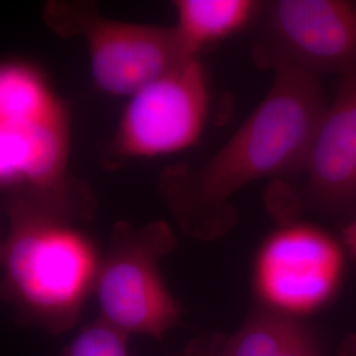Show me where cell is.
Returning <instances> with one entry per match:
<instances>
[{"instance_id":"5b68a950","label":"cell","mask_w":356,"mask_h":356,"mask_svg":"<svg viewBox=\"0 0 356 356\" xmlns=\"http://www.w3.org/2000/svg\"><path fill=\"white\" fill-rule=\"evenodd\" d=\"M251 26L254 61L267 69L356 76L355 1H267Z\"/></svg>"},{"instance_id":"8fae6325","label":"cell","mask_w":356,"mask_h":356,"mask_svg":"<svg viewBox=\"0 0 356 356\" xmlns=\"http://www.w3.org/2000/svg\"><path fill=\"white\" fill-rule=\"evenodd\" d=\"M260 4L254 0H178L175 28L191 54L198 56L206 47L252 26Z\"/></svg>"},{"instance_id":"52a82bcc","label":"cell","mask_w":356,"mask_h":356,"mask_svg":"<svg viewBox=\"0 0 356 356\" xmlns=\"http://www.w3.org/2000/svg\"><path fill=\"white\" fill-rule=\"evenodd\" d=\"M343 245L326 231L284 222L256 254L254 293L261 306L298 318L318 312L343 280Z\"/></svg>"},{"instance_id":"30bf717a","label":"cell","mask_w":356,"mask_h":356,"mask_svg":"<svg viewBox=\"0 0 356 356\" xmlns=\"http://www.w3.org/2000/svg\"><path fill=\"white\" fill-rule=\"evenodd\" d=\"M222 356H322L314 335L297 318L257 306L225 341Z\"/></svg>"},{"instance_id":"7a4b0ae2","label":"cell","mask_w":356,"mask_h":356,"mask_svg":"<svg viewBox=\"0 0 356 356\" xmlns=\"http://www.w3.org/2000/svg\"><path fill=\"white\" fill-rule=\"evenodd\" d=\"M4 210L8 234L1 242L0 296L17 322L63 334L79 319L101 263L81 227L94 214L92 194L66 176L11 191Z\"/></svg>"},{"instance_id":"4fadbf2b","label":"cell","mask_w":356,"mask_h":356,"mask_svg":"<svg viewBox=\"0 0 356 356\" xmlns=\"http://www.w3.org/2000/svg\"><path fill=\"white\" fill-rule=\"evenodd\" d=\"M127 334L102 318L79 331L60 356H129Z\"/></svg>"},{"instance_id":"277c9868","label":"cell","mask_w":356,"mask_h":356,"mask_svg":"<svg viewBox=\"0 0 356 356\" xmlns=\"http://www.w3.org/2000/svg\"><path fill=\"white\" fill-rule=\"evenodd\" d=\"M169 225L118 222L101 257L94 292L103 321L124 334L161 339L179 318L181 307L166 286L160 264L176 247Z\"/></svg>"},{"instance_id":"7c38bea8","label":"cell","mask_w":356,"mask_h":356,"mask_svg":"<svg viewBox=\"0 0 356 356\" xmlns=\"http://www.w3.org/2000/svg\"><path fill=\"white\" fill-rule=\"evenodd\" d=\"M67 111L38 70L28 65H0V124L47 119Z\"/></svg>"},{"instance_id":"2e32d148","label":"cell","mask_w":356,"mask_h":356,"mask_svg":"<svg viewBox=\"0 0 356 356\" xmlns=\"http://www.w3.org/2000/svg\"><path fill=\"white\" fill-rule=\"evenodd\" d=\"M338 356H356V334H350L344 338L338 348Z\"/></svg>"},{"instance_id":"9c48e42d","label":"cell","mask_w":356,"mask_h":356,"mask_svg":"<svg viewBox=\"0 0 356 356\" xmlns=\"http://www.w3.org/2000/svg\"><path fill=\"white\" fill-rule=\"evenodd\" d=\"M69 114L0 124V185L42 186L67 176Z\"/></svg>"},{"instance_id":"3957f363","label":"cell","mask_w":356,"mask_h":356,"mask_svg":"<svg viewBox=\"0 0 356 356\" xmlns=\"http://www.w3.org/2000/svg\"><path fill=\"white\" fill-rule=\"evenodd\" d=\"M42 20L61 38H81L89 51L97 88L114 97H131L188 60L198 57L173 26L116 22L102 16L94 1L51 0Z\"/></svg>"},{"instance_id":"5bb4252c","label":"cell","mask_w":356,"mask_h":356,"mask_svg":"<svg viewBox=\"0 0 356 356\" xmlns=\"http://www.w3.org/2000/svg\"><path fill=\"white\" fill-rule=\"evenodd\" d=\"M225 341L220 335L201 339L191 344L181 356H222Z\"/></svg>"},{"instance_id":"ba28073f","label":"cell","mask_w":356,"mask_h":356,"mask_svg":"<svg viewBox=\"0 0 356 356\" xmlns=\"http://www.w3.org/2000/svg\"><path fill=\"white\" fill-rule=\"evenodd\" d=\"M301 200L307 209L338 216L356 204V76L341 78L321 116L305 161Z\"/></svg>"},{"instance_id":"9a60e30c","label":"cell","mask_w":356,"mask_h":356,"mask_svg":"<svg viewBox=\"0 0 356 356\" xmlns=\"http://www.w3.org/2000/svg\"><path fill=\"white\" fill-rule=\"evenodd\" d=\"M342 242L344 248L348 250V252L353 254L356 260V219L351 220L343 229Z\"/></svg>"},{"instance_id":"6da1fadb","label":"cell","mask_w":356,"mask_h":356,"mask_svg":"<svg viewBox=\"0 0 356 356\" xmlns=\"http://www.w3.org/2000/svg\"><path fill=\"white\" fill-rule=\"evenodd\" d=\"M267 97L227 143L197 168H169L160 194L186 235L222 236L235 223L229 198L259 179L296 176L327 103L318 76L279 67Z\"/></svg>"},{"instance_id":"8992f818","label":"cell","mask_w":356,"mask_h":356,"mask_svg":"<svg viewBox=\"0 0 356 356\" xmlns=\"http://www.w3.org/2000/svg\"><path fill=\"white\" fill-rule=\"evenodd\" d=\"M209 81L198 57L129 97L106 151L110 164L185 151L200 140L209 114Z\"/></svg>"},{"instance_id":"e0dca14e","label":"cell","mask_w":356,"mask_h":356,"mask_svg":"<svg viewBox=\"0 0 356 356\" xmlns=\"http://www.w3.org/2000/svg\"><path fill=\"white\" fill-rule=\"evenodd\" d=\"M0 252H1V242H0Z\"/></svg>"}]
</instances>
